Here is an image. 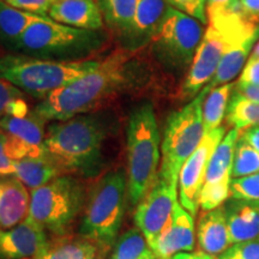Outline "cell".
I'll return each instance as SVG.
<instances>
[{
	"label": "cell",
	"instance_id": "cell-1",
	"mask_svg": "<svg viewBox=\"0 0 259 259\" xmlns=\"http://www.w3.org/2000/svg\"><path fill=\"white\" fill-rule=\"evenodd\" d=\"M131 59V52H114L100 61L96 70L50 94L36 106L34 114L42 121H65L88 112L120 88L127 76Z\"/></svg>",
	"mask_w": 259,
	"mask_h": 259
},
{
	"label": "cell",
	"instance_id": "cell-2",
	"mask_svg": "<svg viewBox=\"0 0 259 259\" xmlns=\"http://www.w3.org/2000/svg\"><path fill=\"white\" fill-rule=\"evenodd\" d=\"M105 131L93 116H74L48 127L45 155L59 170L85 177L96 173L101 160Z\"/></svg>",
	"mask_w": 259,
	"mask_h": 259
},
{
	"label": "cell",
	"instance_id": "cell-3",
	"mask_svg": "<svg viewBox=\"0 0 259 259\" xmlns=\"http://www.w3.org/2000/svg\"><path fill=\"white\" fill-rule=\"evenodd\" d=\"M160 142L154 107L142 103L131 113L127 125V198L131 205H137L157 179Z\"/></svg>",
	"mask_w": 259,
	"mask_h": 259
},
{
	"label": "cell",
	"instance_id": "cell-4",
	"mask_svg": "<svg viewBox=\"0 0 259 259\" xmlns=\"http://www.w3.org/2000/svg\"><path fill=\"white\" fill-rule=\"evenodd\" d=\"M100 61H53L5 56L0 58V78L36 97H46L99 67Z\"/></svg>",
	"mask_w": 259,
	"mask_h": 259
},
{
	"label": "cell",
	"instance_id": "cell-5",
	"mask_svg": "<svg viewBox=\"0 0 259 259\" xmlns=\"http://www.w3.org/2000/svg\"><path fill=\"white\" fill-rule=\"evenodd\" d=\"M210 88L205 85L185 107L168 118L161 145L162 162L158 177L178 184L179 173L187 158L198 148L205 135L203 102Z\"/></svg>",
	"mask_w": 259,
	"mask_h": 259
},
{
	"label": "cell",
	"instance_id": "cell-6",
	"mask_svg": "<svg viewBox=\"0 0 259 259\" xmlns=\"http://www.w3.org/2000/svg\"><path fill=\"white\" fill-rule=\"evenodd\" d=\"M126 186L122 169L109 171L96 184L79 227L87 240L101 246L114 242L124 218Z\"/></svg>",
	"mask_w": 259,
	"mask_h": 259
},
{
	"label": "cell",
	"instance_id": "cell-7",
	"mask_svg": "<svg viewBox=\"0 0 259 259\" xmlns=\"http://www.w3.org/2000/svg\"><path fill=\"white\" fill-rule=\"evenodd\" d=\"M83 204V187L71 177H59L32 190L28 219L54 234H64Z\"/></svg>",
	"mask_w": 259,
	"mask_h": 259
},
{
	"label": "cell",
	"instance_id": "cell-8",
	"mask_svg": "<svg viewBox=\"0 0 259 259\" xmlns=\"http://www.w3.org/2000/svg\"><path fill=\"white\" fill-rule=\"evenodd\" d=\"M203 35L199 21L169 6L154 32V41L169 63L185 67L192 63Z\"/></svg>",
	"mask_w": 259,
	"mask_h": 259
},
{
	"label": "cell",
	"instance_id": "cell-9",
	"mask_svg": "<svg viewBox=\"0 0 259 259\" xmlns=\"http://www.w3.org/2000/svg\"><path fill=\"white\" fill-rule=\"evenodd\" d=\"M177 187L178 184L157 177L154 185L138 204L135 212V223L143 233L150 247L171 220L178 203Z\"/></svg>",
	"mask_w": 259,
	"mask_h": 259
},
{
	"label": "cell",
	"instance_id": "cell-10",
	"mask_svg": "<svg viewBox=\"0 0 259 259\" xmlns=\"http://www.w3.org/2000/svg\"><path fill=\"white\" fill-rule=\"evenodd\" d=\"M226 135L225 126L212 130L204 135V137L187 158L179 173V198L181 205L194 216L199 208V194L205 180L206 169L210 158L216 147Z\"/></svg>",
	"mask_w": 259,
	"mask_h": 259
},
{
	"label": "cell",
	"instance_id": "cell-11",
	"mask_svg": "<svg viewBox=\"0 0 259 259\" xmlns=\"http://www.w3.org/2000/svg\"><path fill=\"white\" fill-rule=\"evenodd\" d=\"M0 130L6 136V148L11 160L46 156L42 120L34 113L24 116H3Z\"/></svg>",
	"mask_w": 259,
	"mask_h": 259
},
{
	"label": "cell",
	"instance_id": "cell-12",
	"mask_svg": "<svg viewBox=\"0 0 259 259\" xmlns=\"http://www.w3.org/2000/svg\"><path fill=\"white\" fill-rule=\"evenodd\" d=\"M48 248L44 228L30 219L9 229H0V259H36Z\"/></svg>",
	"mask_w": 259,
	"mask_h": 259
},
{
	"label": "cell",
	"instance_id": "cell-13",
	"mask_svg": "<svg viewBox=\"0 0 259 259\" xmlns=\"http://www.w3.org/2000/svg\"><path fill=\"white\" fill-rule=\"evenodd\" d=\"M88 35L89 30L67 27L48 18L31 24L18 38V42L29 51H53L77 44Z\"/></svg>",
	"mask_w": 259,
	"mask_h": 259
},
{
	"label": "cell",
	"instance_id": "cell-14",
	"mask_svg": "<svg viewBox=\"0 0 259 259\" xmlns=\"http://www.w3.org/2000/svg\"><path fill=\"white\" fill-rule=\"evenodd\" d=\"M194 247L193 216L177 203L171 220L151 246L156 259H170L181 251L190 252Z\"/></svg>",
	"mask_w": 259,
	"mask_h": 259
},
{
	"label": "cell",
	"instance_id": "cell-15",
	"mask_svg": "<svg viewBox=\"0 0 259 259\" xmlns=\"http://www.w3.org/2000/svg\"><path fill=\"white\" fill-rule=\"evenodd\" d=\"M47 16L57 23L83 30L102 27V12L95 0H54Z\"/></svg>",
	"mask_w": 259,
	"mask_h": 259
},
{
	"label": "cell",
	"instance_id": "cell-16",
	"mask_svg": "<svg viewBox=\"0 0 259 259\" xmlns=\"http://www.w3.org/2000/svg\"><path fill=\"white\" fill-rule=\"evenodd\" d=\"M30 196L22 181L14 176L0 177V229L23 222L29 215Z\"/></svg>",
	"mask_w": 259,
	"mask_h": 259
},
{
	"label": "cell",
	"instance_id": "cell-17",
	"mask_svg": "<svg viewBox=\"0 0 259 259\" xmlns=\"http://www.w3.org/2000/svg\"><path fill=\"white\" fill-rule=\"evenodd\" d=\"M232 244L252 240L259 236V200H227L223 206Z\"/></svg>",
	"mask_w": 259,
	"mask_h": 259
},
{
	"label": "cell",
	"instance_id": "cell-18",
	"mask_svg": "<svg viewBox=\"0 0 259 259\" xmlns=\"http://www.w3.org/2000/svg\"><path fill=\"white\" fill-rule=\"evenodd\" d=\"M198 244L202 251L221 255L233 245L223 208L205 211L198 223Z\"/></svg>",
	"mask_w": 259,
	"mask_h": 259
},
{
	"label": "cell",
	"instance_id": "cell-19",
	"mask_svg": "<svg viewBox=\"0 0 259 259\" xmlns=\"http://www.w3.org/2000/svg\"><path fill=\"white\" fill-rule=\"evenodd\" d=\"M258 40L259 28L253 32H251V34H248L247 36L241 38V40L236 41L235 44H233L229 47V50L226 52L221 63H220L215 76H213L211 82L208 84L210 90L219 85H222V84L229 83L238 76L239 72L244 69L246 63H247L248 57H250L255 42Z\"/></svg>",
	"mask_w": 259,
	"mask_h": 259
},
{
	"label": "cell",
	"instance_id": "cell-20",
	"mask_svg": "<svg viewBox=\"0 0 259 259\" xmlns=\"http://www.w3.org/2000/svg\"><path fill=\"white\" fill-rule=\"evenodd\" d=\"M240 135L241 131L236 128L225 135L210 158L204 185H231L233 158Z\"/></svg>",
	"mask_w": 259,
	"mask_h": 259
},
{
	"label": "cell",
	"instance_id": "cell-21",
	"mask_svg": "<svg viewBox=\"0 0 259 259\" xmlns=\"http://www.w3.org/2000/svg\"><path fill=\"white\" fill-rule=\"evenodd\" d=\"M59 169L46 156L15 161L12 176L29 189L35 190L56 179Z\"/></svg>",
	"mask_w": 259,
	"mask_h": 259
},
{
	"label": "cell",
	"instance_id": "cell-22",
	"mask_svg": "<svg viewBox=\"0 0 259 259\" xmlns=\"http://www.w3.org/2000/svg\"><path fill=\"white\" fill-rule=\"evenodd\" d=\"M234 84L226 83L212 88L203 102V124L205 134L221 126L225 119Z\"/></svg>",
	"mask_w": 259,
	"mask_h": 259
},
{
	"label": "cell",
	"instance_id": "cell-23",
	"mask_svg": "<svg viewBox=\"0 0 259 259\" xmlns=\"http://www.w3.org/2000/svg\"><path fill=\"white\" fill-rule=\"evenodd\" d=\"M50 17H44L31 12L12 8L0 0V32L11 40H17L22 34L36 22L45 21Z\"/></svg>",
	"mask_w": 259,
	"mask_h": 259
},
{
	"label": "cell",
	"instance_id": "cell-24",
	"mask_svg": "<svg viewBox=\"0 0 259 259\" xmlns=\"http://www.w3.org/2000/svg\"><path fill=\"white\" fill-rule=\"evenodd\" d=\"M226 120L227 124L239 131L259 126V102L251 101L233 92L227 108Z\"/></svg>",
	"mask_w": 259,
	"mask_h": 259
},
{
	"label": "cell",
	"instance_id": "cell-25",
	"mask_svg": "<svg viewBox=\"0 0 259 259\" xmlns=\"http://www.w3.org/2000/svg\"><path fill=\"white\" fill-rule=\"evenodd\" d=\"M112 259H156L139 229H130L116 242Z\"/></svg>",
	"mask_w": 259,
	"mask_h": 259
},
{
	"label": "cell",
	"instance_id": "cell-26",
	"mask_svg": "<svg viewBox=\"0 0 259 259\" xmlns=\"http://www.w3.org/2000/svg\"><path fill=\"white\" fill-rule=\"evenodd\" d=\"M166 10L164 0H137L134 30L142 34H154L163 18Z\"/></svg>",
	"mask_w": 259,
	"mask_h": 259
},
{
	"label": "cell",
	"instance_id": "cell-27",
	"mask_svg": "<svg viewBox=\"0 0 259 259\" xmlns=\"http://www.w3.org/2000/svg\"><path fill=\"white\" fill-rule=\"evenodd\" d=\"M137 0H99L103 17L109 23L125 30H134Z\"/></svg>",
	"mask_w": 259,
	"mask_h": 259
},
{
	"label": "cell",
	"instance_id": "cell-28",
	"mask_svg": "<svg viewBox=\"0 0 259 259\" xmlns=\"http://www.w3.org/2000/svg\"><path fill=\"white\" fill-rule=\"evenodd\" d=\"M254 173H259V153L240 135L233 158L232 178L246 177Z\"/></svg>",
	"mask_w": 259,
	"mask_h": 259
},
{
	"label": "cell",
	"instance_id": "cell-29",
	"mask_svg": "<svg viewBox=\"0 0 259 259\" xmlns=\"http://www.w3.org/2000/svg\"><path fill=\"white\" fill-rule=\"evenodd\" d=\"M96 248L88 240L65 242L54 248H48L36 259H93Z\"/></svg>",
	"mask_w": 259,
	"mask_h": 259
},
{
	"label": "cell",
	"instance_id": "cell-30",
	"mask_svg": "<svg viewBox=\"0 0 259 259\" xmlns=\"http://www.w3.org/2000/svg\"><path fill=\"white\" fill-rule=\"evenodd\" d=\"M5 115H28V106L22 99V92L0 78V119Z\"/></svg>",
	"mask_w": 259,
	"mask_h": 259
},
{
	"label": "cell",
	"instance_id": "cell-31",
	"mask_svg": "<svg viewBox=\"0 0 259 259\" xmlns=\"http://www.w3.org/2000/svg\"><path fill=\"white\" fill-rule=\"evenodd\" d=\"M231 196L235 199L259 200V173L232 178Z\"/></svg>",
	"mask_w": 259,
	"mask_h": 259
},
{
	"label": "cell",
	"instance_id": "cell-32",
	"mask_svg": "<svg viewBox=\"0 0 259 259\" xmlns=\"http://www.w3.org/2000/svg\"><path fill=\"white\" fill-rule=\"evenodd\" d=\"M218 259H259V236L252 240L233 244Z\"/></svg>",
	"mask_w": 259,
	"mask_h": 259
},
{
	"label": "cell",
	"instance_id": "cell-33",
	"mask_svg": "<svg viewBox=\"0 0 259 259\" xmlns=\"http://www.w3.org/2000/svg\"><path fill=\"white\" fill-rule=\"evenodd\" d=\"M171 8L196 18L202 24L208 23L206 18V0H167Z\"/></svg>",
	"mask_w": 259,
	"mask_h": 259
},
{
	"label": "cell",
	"instance_id": "cell-34",
	"mask_svg": "<svg viewBox=\"0 0 259 259\" xmlns=\"http://www.w3.org/2000/svg\"><path fill=\"white\" fill-rule=\"evenodd\" d=\"M206 18L219 15H233L245 12L241 0H206Z\"/></svg>",
	"mask_w": 259,
	"mask_h": 259
},
{
	"label": "cell",
	"instance_id": "cell-35",
	"mask_svg": "<svg viewBox=\"0 0 259 259\" xmlns=\"http://www.w3.org/2000/svg\"><path fill=\"white\" fill-rule=\"evenodd\" d=\"M12 8L31 12V14L48 17V10L54 0H3Z\"/></svg>",
	"mask_w": 259,
	"mask_h": 259
},
{
	"label": "cell",
	"instance_id": "cell-36",
	"mask_svg": "<svg viewBox=\"0 0 259 259\" xmlns=\"http://www.w3.org/2000/svg\"><path fill=\"white\" fill-rule=\"evenodd\" d=\"M238 82L248 85H259V59L247 60Z\"/></svg>",
	"mask_w": 259,
	"mask_h": 259
},
{
	"label": "cell",
	"instance_id": "cell-37",
	"mask_svg": "<svg viewBox=\"0 0 259 259\" xmlns=\"http://www.w3.org/2000/svg\"><path fill=\"white\" fill-rule=\"evenodd\" d=\"M15 161L11 160L6 148V136L0 130V177L12 176Z\"/></svg>",
	"mask_w": 259,
	"mask_h": 259
},
{
	"label": "cell",
	"instance_id": "cell-38",
	"mask_svg": "<svg viewBox=\"0 0 259 259\" xmlns=\"http://www.w3.org/2000/svg\"><path fill=\"white\" fill-rule=\"evenodd\" d=\"M233 92L239 94L245 99L251 100V101L259 102V85H248V84L236 83L234 84Z\"/></svg>",
	"mask_w": 259,
	"mask_h": 259
},
{
	"label": "cell",
	"instance_id": "cell-39",
	"mask_svg": "<svg viewBox=\"0 0 259 259\" xmlns=\"http://www.w3.org/2000/svg\"><path fill=\"white\" fill-rule=\"evenodd\" d=\"M245 14L259 23V0H241Z\"/></svg>",
	"mask_w": 259,
	"mask_h": 259
},
{
	"label": "cell",
	"instance_id": "cell-40",
	"mask_svg": "<svg viewBox=\"0 0 259 259\" xmlns=\"http://www.w3.org/2000/svg\"><path fill=\"white\" fill-rule=\"evenodd\" d=\"M241 137L246 142H248L259 153V126H254V127L246 128L244 131H241Z\"/></svg>",
	"mask_w": 259,
	"mask_h": 259
},
{
	"label": "cell",
	"instance_id": "cell-41",
	"mask_svg": "<svg viewBox=\"0 0 259 259\" xmlns=\"http://www.w3.org/2000/svg\"><path fill=\"white\" fill-rule=\"evenodd\" d=\"M193 259H213V257L211 254L206 253V252L198 251V252H194L193 253Z\"/></svg>",
	"mask_w": 259,
	"mask_h": 259
},
{
	"label": "cell",
	"instance_id": "cell-42",
	"mask_svg": "<svg viewBox=\"0 0 259 259\" xmlns=\"http://www.w3.org/2000/svg\"><path fill=\"white\" fill-rule=\"evenodd\" d=\"M170 259H193V253H189V252H179V253L174 254Z\"/></svg>",
	"mask_w": 259,
	"mask_h": 259
},
{
	"label": "cell",
	"instance_id": "cell-43",
	"mask_svg": "<svg viewBox=\"0 0 259 259\" xmlns=\"http://www.w3.org/2000/svg\"><path fill=\"white\" fill-rule=\"evenodd\" d=\"M250 60H254V59H259V40L255 42L253 50H252L251 54H250V58H248Z\"/></svg>",
	"mask_w": 259,
	"mask_h": 259
}]
</instances>
